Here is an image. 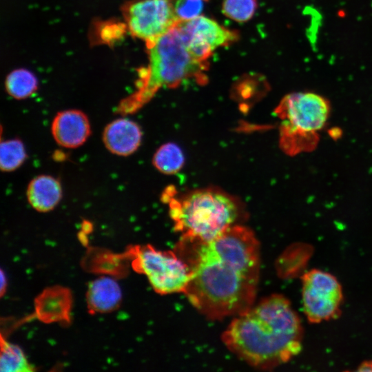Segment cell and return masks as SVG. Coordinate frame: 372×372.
Masks as SVG:
<instances>
[{"label":"cell","mask_w":372,"mask_h":372,"mask_svg":"<svg viewBox=\"0 0 372 372\" xmlns=\"http://www.w3.org/2000/svg\"><path fill=\"white\" fill-rule=\"evenodd\" d=\"M176 253L190 272L184 294L205 317L236 316L254 305L260 245L251 229L234 225L210 241L181 238Z\"/></svg>","instance_id":"cell-1"},{"label":"cell","mask_w":372,"mask_h":372,"mask_svg":"<svg viewBox=\"0 0 372 372\" xmlns=\"http://www.w3.org/2000/svg\"><path fill=\"white\" fill-rule=\"evenodd\" d=\"M303 329L291 302L273 294L236 316L222 335L227 348L249 365L271 370L302 349Z\"/></svg>","instance_id":"cell-2"},{"label":"cell","mask_w":372,"mask_h":372,"mask_svg":"<svg viewBox=\"0 0 372 372\" xmlns=\"http://www.w3.org/2000/svg\"><path fill=\"white\" fill-rule=\"evenodd\" d=\"M146 46L148 64L139 74L135 91L117 105L116 112L121 115L136 112L161 88L176 87L189 79L201 84L207 81V62L192 56L176 27Z\"/></svg>","instance_id":"cell-3"},{"label":"cell","mask_w":372,"mask_h":372,"mask_svg":"<svg viewBox=\"0 0 372 372\" xmlns=\"http://www.w3.org/2000/svg\"><path fill=\"white\" fill-rule=\"evenodd\" d=\"M163 197L174 228L184 239L210 241L234 225L240 215L236 199L214 188L194 190L180 197L170 189Z\"/></svg>","instance_id":"cell-4"},{"label":"cell","mask_w":372,"mask_h":372,"mask_svg":"<svg viewBox=\"0 0 372 372\" xmlns=\"http://www.w3.org/2000/svg\"><path fill=\"white\" fill-rule=\"evenodd\" d=\"M330 110L329 102L314 92H294L283 97L275 110L280 120L282 150L295 154L313 147L318 132L324 127Z\"/></svg>","instance_id":"cell-5"},{"label":"cell","mask_w":372,"mask_h":372,"mask_svg":"<svg viewBox=\"0 0 372 372\" xmlns=\"http://www.w3.org/2000/svg\"><path fill=\"white\" fill-rule=\"evenodd\" d=\"M132 267L146 276L153 289L165 295L185 293L190 280L187 265L172 251H160L149 245L133 249Z\"/></svg>","instance_id":"cell-6"},{"label":"cell","mask_w":372,"mask_h":372,"mask_svg":"<svg viewBox=\"0 0 372 372\" xmlns=\"http://www.w3.org/2000/svg\"><path fill=\"white\" fill-rule=\"evenodd\" d=\"M301 280L303 311L310 323H320L340 316L343 292L333 275L313 269L305 272Z\"/></svg>","instance_id":"cell-7"},{"label":"cell","mask_w":372,"mask_h":372,"mask_svg":"<svg viewBox=\"0 0 372 372\" xmlns=\"http://www.w3.org/2000/svg\"><path fill=\"white\" fill-rule=\"evenodd\" d=\"M124 14L130 33L145 43L165 34L180 21L173 0H137L127 6Z\"/></svg>","instance_id":"cell-8"},{"label":"cell","mask_w":372,"mask_h":372,"mask_svg":"<svg viewBox=\"0 0 372 372\" xmlns=\"http://www.w3.org/2000/svg\"><path fill=\"white\" fill-rule=\"evenodd\" d=\"M176 28L192 56L203 62H207L215 50L227 46L239 38L236 31L201 15L180 20Z\"/></svg>","instance_id":"cell-9"},{"label":"cell","mask_w":372,"mask_h":372,"mask_svg":"<svg viewBox=\"0 0 372 372\" xmlns=\"http://www.w3.org/2000/svg\"><path fill=\"white\" fill-rule=\"evenodd\" d=\"M51 132L54 139L65 148H76L82 145L91 134L87 115L79 110L61 111L54 118Z\"/></svg>","instance_id":"cell-10"},{"label":"cell","mask_w":372,"mask_h":372,"mask_svg":"<svg viewBox=\"0 0 372 372\" xmlns=\"http://www.w3.org/2000/svg\"><path fill=\"white\" fill-rule=\"evenodd\" d=\"M102 137L105 147L111 153L127 156L139 147L142 140V131L134 121L126 118H119L105 126Z\"/></svg>","instance_id":"cell-11"},{"label":"cell","mask_w":372,"mask_h":372,"mask_svg":"<svg viewBox=\"0 0 372 372\" xmlns=\"http://www.w3.org/2000/svg\"><path fill=\"white\" fill-rule=\"evenodd\" d=\"M122 300V291L118 282L107 276L98 278L90 282L86 293L88 310L92 313H104L116 310Z\"/></svg>","instance_id":"cell-12"},{"label":"cell","mask_w":372,"mask_h":372,"mask_svg":"<svg viewBox=\"0 0 372 372\" xmlns=\"http://www.w3.org/2000/svg\"><path fill=\"white\" fill-rule=\"evenodd\" d=\"M28 201L35 210L47 212L52 210L62 197L59 180L50 175H39L28 184L26 191Z\"/></svg>","instance_id":"cell-13"},{"label":"cell","mask_w":372,"mask_h":372,"mask_svg":"<svg viewBox=\"0 0 372 372\" xmlns=\"http://www.w3.org/2000/svg\"><path fill=\"white\" fill-rule=\"evenodd\" d=\"M22 349L17 345L1 339L0 371L1 372H27L34 371Z\"/></svg>","instance_id":"cell-14"},{"label":"cell","mask_w":372,"mask_h":372,"mask_svg":"<svg viewBox=\"0 0 372 372\" xmlns=\"http://www.w3.org/2000/svg\"><path fill=\"white\" fill-rule=\"evenodd\" d=\"M185 158L181 149L173 143L161 146L153 157L154 167L161 173L173 174L183 166Z\"/></svg>","instance_id":"cell-15"},{"label":"cell","mask_w":372,"mask_h":372,"mask_svg":"<svg viewBox=\"0 0 372 372\" xmlns=\"http://www.w3.org/2000/svg\"><path fill=\"white\" fill-rule=\"evenodd\" d=\"M38 82L35 76L25 69L12 72L6 78V88L8 93L17 99L31 96L37 89Z\"/></svg>","instance_id":"cell-16"},{"label":"cell","mask_w":372,"mask_h":372,"mask_svg":"<svg viewBox=\"0 0 372 372\" xmlns=\"http://www.w3.org/2000/svg\"><path fill=\"white\" fill-rule=\"evenodd\" d=\"M27 158L22 141L17 138L2 141L0 147V167L3 172H12L19 168Z\"/></svg>","instance_id":"cell-17"},{"label":"cell","mask_w":372,"mask_h":372,"mask_svg":"<svg viewBox=\"0 0 372 372\" xmlns=\"http://www.w3.org/2000/svg\"><path fill=\"white\" fill-rule=\"evenodd\" d=\"M256 8V0H224L222 5L224 14L238 22L251 19Z\"/></svg>","instance_id":"cell-18"},{"label":"cell","mask_w":372,"mask_h":372,"mask_svg":"<svg viewBox=\"0 0 372 372\" xmlns=\"http://www.w3.org/2000/svg\"><path fill=\"white\" fill-rule=\"evenodd\" d=\"M203 0H176L174 7L180 20L194 19L200 15L203 8Z\"/></svg>","instance_id":"cell-19"},{"label":"cell","mask_w":372,"mask_h":372,"mask_svg":"<svg viewBox=\"0 0 372 372\" xmlns=\"http://www.w3.org/2000/svg\"><path fill=\"white\" fill-rule=\"evenodd\" d=\"M358 371H372V360L363 361L357 369Z\"/></svg>","instance_id":"cell-20"},{"label":"cell","mask_w":372,"mask_h":372,"mask_svg":"<svg viewBox=\"0 0 372 372\" xmlns=\"http://www.w3.org/2000/svg\"><path fill=\"white\" fill-rule=\"evenodd\" d=\"M6 287L7 278L3 270H1V296H3L4 292L6 290Z\"/></svg>","instance_id":"cell-21"}]
</instances>
